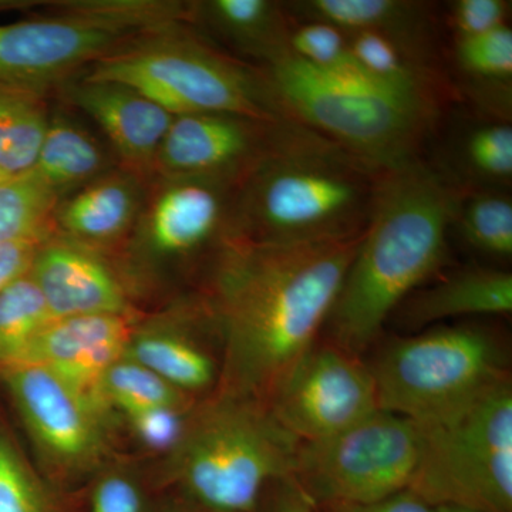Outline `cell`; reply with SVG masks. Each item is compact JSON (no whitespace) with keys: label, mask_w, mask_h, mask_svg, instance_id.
<instances>
[{"label":"cell","mask_w":512,"mask_h":512,"mask_svg":"<svg viewBox=\"0 0 512 512\" xmlns=\"http://www.w3.org/2000/svg\"><path fill=\"white\" fill-rule=\"evenodd\" d=\"M362 235L309 245L222 242L205 303L222 342L218 393L268 406L318 343Z\"/></svg>","instance_id":"cell-1"},{"label":"cell","mask_w":512,"mask_h":512,"mask_svg":"<svg viewBox=\"0 0 512 512\" xmlns=\"http://www.w3.org/2000/svg\"><path fill=\"white\" fill-rule=\"evenodd\" d=\"M461 192L423 160L383 173L326 322L329 342L362 355L404 299L443 268Z\"/></svg>","instance_id":"cell-2"},{"label":"cell","mask_w":512,"mask_h":512,"mask_svg":"<svg viewBox=\"0 0 512 512\" xmlns=\"http://www.w3.org/2000/svg\"><path fill=\"white\" fill-rule=\"evenodd\" d=\"M382 175L301 126L239 183L229 237L269 245L360 237Z\"/></svg>","instance_id":"cell-3"},{"label":"cell","mask_w":512,"mask_h":512,"mask_svg":"<svg viewBox=\"0 0 512 512\" xmlns=\"http://www.w3.org/2000/svg\"><path fill=\"white\" fill-rule=\"evenodd\" d=\"M264 70L289 119L380 173L421 160L439 120L440 107L394 93L363 72H323L293 55Z\"/></svg>","instance_id":"cell-4"},{"label":"cell","mask_w":512,"mask_h":512,"mask_svg":"<svg viewBox=\"0 0 512 512\" xmlns=\"http://www.w3.org/2000/svg\"><path fill=\"white\" fill-rule=\"evenodd\" d=\"M298 446L264 404L218 393L192 407L167 476L202 511L258 512L269 487L292 477Z\"/></svg>","instance_id":"cell-5"},{"label":"cell","mask_w":512,"mask_h":512,"mask_svg":"<svg viewBox=\"0 0 512 512\" xmlns=\"http://www.w3.org/2000/svg\"><path fill=\"white\" fill-rule=\"evenodd\" d=\"M416 424L420 456L410 491L436 508L512 512L510 376Z\"/></svg>","instance_id":"cell-6"},{"label":"cell","mask_w":512,"mask_h":512,"mask_svg":"<svg viewBox=\"0 0 512 512\" xmlns=\"http://www.w3.org/2000/svg\"><path fill=\"white\" fill-rule=\"evenodd\" d=\"M86 77L131 87L174 117L222 113L292 120L276 99L265 70L235 62L187 35L165 33L117 50L94 63Z\"/></svg>","instance_id":"cell-7"},{"label":"cell","mask_w":512,"mask_h":512,"mask_svg":"<svg viewBox=\"0 0 512 512\" xmlns=\"http://www.w3.org/2000/svg\"><path fill=\"white\" fill-rule=\"evenodd\" d=\"M380 410L421 423L456 409L508 377L493 330L436 328L390 342L369 365Z\"/></svg>","instance_id":"cell-8"},{"label":"cell","mask_w":512,"mask_h":512,"mask_svg":"<svg viewBox=\"0 0 512 512\" xmlns=\"http://www.w3.org/2000/svg\"><path fill=\"white\" fill-rule=\"evenodd\" d=\"M419 456L417 424L377 410L328 439L299 443L292 478L316 507L373 504L409 490Z\"/></svg>","instance_id":"cell-9"},{"label":"cell","mask_w":512,"mask_h":512,"mask_svg":"<svg viewBox=\"0 0 512 512\" xmlns=\"http://www.w3.org/2000/svg\"><path fill=\"white\" fill-rule=\"evenodd\" d=\"M0 383L50 476L77 480L101 471L113 412L99 397L32 363L2 370Z\"/></svg>","instance_id":"cell-10"},{"label":"cell","mask_w":512,"mask_h":512,"mask_svg":"<svg viewBox=\"0 0 512 512\" xmlns=\"http://www.w3.org/2000/svg\"><path fill=\"white\" fill-rule=\"evenodd\" d=\"M63 9V15L0 25V90L43 97L84 64L99 62L143 33L96 2Z\"/></svg>","instance_id":"cell-11"},{"label":"cell","mask_w":512,"mask_h":512,"mask_svg":"<svg viewBox=\"0 0 512 512\" xmlns=\"http://www.w3.org/2000/svg\"><path fill=\"white\" fill-rule=\"evenodd\" d=\"M298 443L342 433L380 410L369 365L332 342L316 343L266 406Z\"/></svg>","instance_id":"cell-12"},{"label":"cell","mask_w":512,"mask_h":512,"mask_svg":"<svg viewBox=\"0 0 512 512\" xmlns=\"http://www.w3.org/2000/svg\"><path fill=\"white\" fill-rule=\"evenodd\" d=\"M301 126L293 120H255L222 113L174 117L154 167L168 180L202 178L238 187Z\"/></svg>","instance_id":"cell-13"},{"label":"cell","mask_w":512,"mask_h":512,"mask_svg":"<svg viewBox=\"0 0 512 512\" xmlns=\"http://www.w3.org/2000/svg\"><path fill=\"white\" fill-rule=\"evenodd\" d=\"M237 185L202 178L168 180L143 215L138 244L157 258L194 255L231 231Z\"/></svg>","instance_id":"cell-14"},{"label":"cell","mask_w":512,"mask_h":512,"mask_svg":"<svg viewBox=\"0 0 512 512\" xmlns=\"http://www.w3.org/2000/svg\"><path fill=\"white\" fill-rule=\"evenodd\" d=\"M33 281L53 319L86 315H133L119 275L94 248L50 234L37 251Z\"/></svg>","instance_id":"cell-15"},{"label":"cell","mask_w":512,"mask_h":512,"mask_svg":"<svg viewBox=\"0 0 512 512\" xmlns=\"http://www.w3.org/2000/svg\"><path fill=\"white\" fill-rule=\"evenodd\" d=\"M134 326L133 315L53 319L20 365L45 366L101 400V377L124 356Z\"/></svg>","instance_id":"cell-16"},{"label":"cell","mask_w":512,"mask_h":512,"mask_svg":"<svg viewBox=\"0 0 512 512\" xmlns=\"http://www.w3.org/2000/svg\"><path fill=\"white\" fill-rule=\"evenodd\" d=\"M293 20L329 23L343 32L377 33L434 74L437 72V19L433 8L409 0H303L286 3Z\"/></svg>","instance_id":"cell-17"},{"label":"cell","mask_w":512,"mask_h":512,"mask_svg":"<svg viewBox=\"0 0 512 512\" xmlns=\"http://www.w3.org/2000/svg\"><path fill=\"white\" fill-rule=\"evenodd\" d=\"M67 97L103 130L130 167H154L173 114L131 87L87 77L70 84Z\"/></svg>","instance_id":"cell-18"},{"label":"cell","mask_w":512,"mask_h":512,"mask_svg":"<svg viewBox=\"0 0 512 512\" xmlns=\"http://www.w3.org/2000/svg\"><path fill=\"white\" fill-rule=\"evenodd\" d=\"M394 312L410 329L464 316L510 315L512 275L487 266L458 269L436 284L421 286Z\"/></svg>","instance_id":"cell-19"},{"label":"cell","mask_w":512,"mask_h":512,"mask_svg":"<svg viewBox=\"0 0 512 512\" xmlns=\"http://www.w3.org/2000/svg\"><path fill=\"white\" fill-rule=\"evenodd\" d=\"M124 356L191 397L220 382L221 366L185 319L165 318L134 326Z\"/></svg>","instance_id":"cell-20"},{"label":"cell","mask_w":512,"mask_h":512,"mask_svg":"<svg viewBox=\"0 0 512 512\" xmlns=\"http://www.w3.org/2000/svg\"><path fill=\"white\" fill-rule=\"evenodd\" d=\"M140 191L127 175L97 178L73 197L57 204L59 231L87 247L110 244L123 237L136 222Z\"/></svg>","instance_id":"cell-21"},{"label":"cell","mask_w":512,"mask_h":512,"mask_svg":"<svg viewBox=\"0 0 512 512\" xmlns=\"http://www.w3.org/2000/svg\"><path fill=\"white\" fill-rule=\"evenodd\" d=\"M433 167L460 191L510 190V121L491 117L468 121L448 138L444 165Z\"/></svg>","instance_id":"cell-22"},{"label":"cell","mask_w":512,"mask_h":512,"mask_svg":"<svg viewBox=\"0 0 512 512\" xmlns=\"http://www.w3.org/2000/svg\"><path fill=\"white\" fill-rule=\"evenodd\" d=\"M229 43L268 64L291 55L292 19L284 3L271 0H210L191 8Z\"/></svg>","instance_id":"cell-23"},{"label":"cell","mask_w":512,"mask_h":512,"mask_svg":"<svg viewBox=\"0 0 512 512\" xmlns=\"http://www.w3.org/2000/svg\"><path fill=\"white\" fill-rule=\"evenodd\" d=\"M454 64L461 84L485 116L510 121L512 30L510 26L470 39L454 40Z\"/></svg>","instance_id":"cell-24"},{"label":"cell","mask_w":512,"mask_h":512,"mask_svg":"<svg viewBox=\"0 0 512 512\" xmlns=\"http://www.w3.org/2000/svg\"><path fill=\"white\" fill-rule=\"evenodd\" d=\"M103 168V151L89 133L62 116L49 119L32 171L57 197L92 183Z\"/></svg>","instance_id":"cell-25"},{"label":"cell","mask_w":512,"mask_h":512,"mask_svg":"<svg viewBox=\"0 0 512 512\" xmlns=\"http://www.w3.org/2000/svg\"><path fill=\"white\" fill-rule=\"evenodd\" d=\"M451 229L467 247L495 261L512 256V200L508 190L463 191Z\"/></svg>","instance_id":"cell-26"},{"label":"cell","mask_w":512,"mask_h":512,"mask_svg":"<svg viewBox=\"0 0 512 512\" xmlns=\"http://www.w3.org/2000/svg\"><path fill=\"white\" fill-rule=\"evenodd\" d=\"M49 114L42 97L0 90V168L22 175L35 167Z\"/></svg>","instance_id":"cell-27"},{"label":"cell","mask_w":512,"mask_h":512,"mask_svg":"<svg viewBox=\"0 0 512 512\" xmlns=\"http://www.w3.org/2000/svg\"><path fill=\"white\" fill-rule=\"evenodd\" d=\"M52 320L30 272L0 293V372L22 363Z\"/></svg>","instance_id":"cell-28"},{"label":"cell","mask_w":512,"mask_h":512,"mask_svg":"<svg viewBox=\"0 0 512 512\" xmlns=\"http://www.w3.org/2000/svg\"><path fill=\"white\" fill-rule=\"evenodd\" d=\"M59 201L33 171L0 184V244L52 234Z\"/></svg>","instance_id":"cell-29"},{"label":"cell","mask_w":512,"mask_h":512,"mask_svg":"<svg viewBox=\"0 0 512 512\" xmlns=\"http://www.w3.org/2000/svg\"><path fill=\"white\" fill-rule=\"evenodd\" d=\"M101 400L121 414L151 407H191L192 397L175 389L150 369L123 356L100 380Z\"/></svg>","instance_id":"cell-30"},{"label":"cell","mask_w":512,"mask_h":512,"mask_svg":"<svg viewBox=\"0 0 512 512\" xmlns=\"http://www.w3.org/2000/svg\"><path fill=\"white\" fill-rule=\"evenodd\" d=\"M0 512H62L49 483L0 426Z\"/></svg>","instance_id":"cell-31"},{"label":"cell","mask_w":512,"mask_h":512,"mask_svg":"<svg viewBox=\"0 0 512 512\" xmlns=\"http://www.w3.org/2000/svg\"><path fill=\"white\" fill-rule=\"evenodd\" d=\"M289 49L291 55L323 72H363L350 53L346 33L329 23L292 19Z\"/></svg>","instance_id":"cell-32"},{"label":"cell","mask_w":512,"mask_h":512,"mask_svg":"<svg viewBox=\"0 0 512 512\" xmlns=\"http://www.w3.org/2000/svg\"><path fill=\"white\" fill-rule=\"evenodd\" d=\"M192 407H151L124 414V419L143 446L170 454L183 437Z\"/></svg>","instance_id":"cell-33"},{"label":"cell","mask_w":512,"mask_h":512,"mask_svg":"<svg viewBox=\"0 0 512 512\" xmlns=\"http://www.w3.org/2000/svg\"><path fill=\"white\" fill-rule=\"evenodd\" d=\"M510 9L505 0H456L446 18L456 40L470 39L507 26Z\"/></svg>","instance_id":"cell-34"},{"label":"cell","mask_w":512,"mask_h":512,"mask_svg":"<svg viewBox=\"0 0 512 512\" xmlns=\"http://www.w3.org/2000/svg\"><path fill=\"white\" fill-rule=\"evenodd\" d=\"M90 495L92 512H148L140 483L127 471L101 470Z\"/></svg>","instance_id":"cell-35"},{"label":"cell","mask_w":512,"mask_h":512,"mask_svg":"<svg viewBox=\"0 0 512 512\" xmlns=\"http://www.w3.org/2000/svg\"><path fill=\"white\" fill-rule=\"evenodd\" d=\"M49 235L13 239L0 244V293L29 274L40 245Z\"/></svg>","instance_id":"cell-36"},{"label":"cell","mask_w":512,"mask_h":512,"mask_svg":"<svg viewBox=\"0 0 512 512\" xmlns=\"http://www.w3.org/2000/svg\"><path fill=\"white\" fill-rule=\"evenodd\" d=\"M268 500H262L258 512H316V505L303 493L292 477L269 487Z\"/></svg>","instance_id":"cell-37"},{"label":"cell","mask_w":512,"mask_h":512,"mask_svg":"<svg viewBox=\"0 0 512 512\" xmlns=\"http://www.w3.org/2000/svg\"><path fill=\"white\" fill-rule=\"evenodd\" d=\"M329 512H439L433 505L421 500L410 490L394 494L386 500L363 505H333L326 507Z\"/></svg>","instance_id":"cell-38"},{"label":"cell","mask_w":512,"mask_h":512,"mask_svg":"<svg viewBox=\"0 0 512 512\" xmlns=\"http://www.w3.org/2000/svg\"><path fill=\"white\" fill-rule=\"evenodd\" d=\"M439 512H478L473 510H467V508H458V507H439L437 508Z\"/></svg>","instance_id":"cell-39"},{"label":"cell","mask_w":512,"mask_h":512,"mask_svg":"<svg viewBox=\"0 0 512 512\" xmlns=\"http://www.w3.org/2000/svg\"><path fill=\"white\" fill-rule=\"evenodd\" d=\"M12 177L13 175L6 173V171H3L2 168H0V184L5 183V181L10 180Z\"/></svg>","instance_id":"cell-40"},{"label":"cell","mask_w":512,"mask_h":512,"mask_svg":"<svg viewBox=\"0 0 512 512\" xmlns=\"http://www.w3.org/2000/svg\"><path fill=\"white\" fill-rule=\"evenodd\" d=\"M174 512H207V511H202V510H200V508L192 507V505H190V507H188V508H183V510H177Z\"/></svg>","instance_id":"cell-41"}]
</instances>
